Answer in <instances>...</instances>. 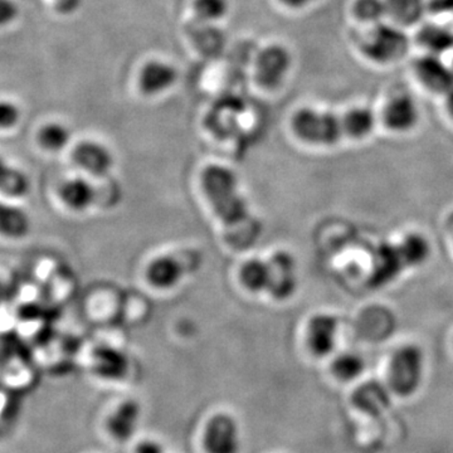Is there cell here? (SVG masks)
Returning <instances> with one entry per match:
<instances>
[{
	"mask_svg": "<svg viewBox=\"0 0 453 453\" xmlns=\"http://www.w3.org/2000/svg\"><path fill=\"white\" fill-rule=\"evenodd\" d=\"M291 130L306 144L332 146L348 138L344 113L300 107L291 118Z\"/></svg>",
	"mask_w": 453,
	"mask_h": 453,
	"instance_id": "7a4b0ae2",
	"label": "cell"
},
{
	"mask_svg": "<svg viewBox=\"0 0 453 453\" xmlns=\"http://www.w3.org/2000/svg\"><path fill=\"white\" fill-rule=\"evenodd\" d=\"M19 11L13 0H0V27L12 25L17 19Z\"/></svg>",
	"mask_w": 453,
	"mask_h": 453,
	"instance_id": "f1b7e54d",
	"label": "cell"
},
{
	"mask_svg": "<svg viewBox=\"0 0 453 453\" xmlns=\"http://www.w3.org/2000/svg\"><path fill=\"white\" fill-rule=\"evenodd\" d=\"M266 294L277 301L291 299L297 288V265L294 256L286 251H277L266 258Z\"/></svg>",
	"mask_w": 453,
	"mask_h": 453,
	"instance_id": "ba28073f",
	"label": "cell"
},
{
	"mask_svg": "<svg viewBox=\"0 0 453 453\" xmlns=\"http://www.w3.org/2000/svg\"><path fill=\"white\" fill-rule=\"evenodd\" d=\"M351 12H353V16L366 27L378 25V23L387 20L384 0H356Z\"/></svg>",
	"mask_w": 453,
	"mask_h": 453,
	"instance_id": "4316f807",
	"label": "cell"
},
{
	"mask_svg": "<svg viewBox=\"0 0 453 453\" xmlns=\"http://www.w3.org/2000/svg\"><path fill=\"white\" fill-rule=\"evenodd\" d=\"M425 354L417 345H404L395 351L389 365L388 381L396 395L411 396L421 387Z\"/></svg>",
	"mask_w": 453,
	"mask_h": 453,
	"instance_id": "8992f818",
	"label": "cell"
},
{
	"mask_svg": "<svg viewBox=\"0 0 453 453\" xmlns=\"http://www.w3.org/2000/svg\"><path fill=\"white\" fill-rule=\"evenodd\" d=\"M360 52L375 64H395L407 55L410 40L392 23L368 26L359 41Z\"/></svg>",
	"mask_w": 453,
	"mask_h": 453,
	"instance_id": "3957f363",
	"label": "cell"
},
{
	"mask_svg": "<svg viewBox=\"0 0 453 453\" xmlns=\"http://www.w3.org/2000/svg\"><path fill=\"white\" fill-rule=\"evenodd\" d=\"M73 162L92 177L104 178L110 174L115 159L107 146L95 140H83L74 146Z\"/></svg>",
	"mask_w": 453,
	"mask_h": 453,
	"instance_id": "7c38bea8",
	"label": "cell"
},
{
	"mask_svg": "<svg viewBox=\"0 0 453 453\" xmlns=\"http://www.w3.org/2000/svg\"><path fill=\"white\" fill-rule=\"evenodd\" d=\"M416 73L431 91L447 95L453 89V71L436 56H426L418 59Z\"/></svg>",
	"mask_w": 453,
	"mask_h": 453,
	"instance_id": "9a60e30c",
	"label": "cell"
},
{
	"mask_svg": "<svg viewBox=\"0 0 453 453\" xmlns=\"http://www.w3.org/2000/svg\"><path fill=\"white\" fill-rule=\"evenodd\" d=\"M292 70V53L285 44L273 42L262 47L252 65L253 81L264 91L281 88Z\"/></svg>",
	"mask_w": 453,
	"mask_h": 453,
	"instance_id": "5b68a950",
	"label": "cell"
},
{
	"mask_svg": "<svg viewBox=\"0 0 453 453\" xmlns=\"http://www.w3.org/2000/svg\"><path fill=\"white\" fill-rule=\"evenodd\" d=\"M398 246L407 267L421 266L431 255V246L422 234H408Z\"/></svg>",
	"mask_w": 453,
	"mask_h": 453,
	"instance_id": "d4e9b609",
	"label": "cell"
},
{
	"mask_svg": "<svg viewBox=\"0 0 453 453\" xmlns=\"http://www.w3.org/2000/svg\"><path fill=\"white\" fill-rule=\"evenodd\" d=\"M403 255L398 244L381 243L372 252V273L369 282L374 288L388 285L405 270Z\"/></svg>",
	"mask_w": 453,
	"mask_h": 453,
	"instance_id": "30bf717a",
	"label": "cell"
},
{
	"mask_svg": "<svg viewBox=\"0 0 453 453\" xmlns=\"http://www.w3.org/2000/svg\"><path fill=\"white\" fill-rule=\"evenodd\" d=\"M82 0H56V9L61 14H73L81 7Z\"/></svg>",
	"mask_w": 453,
	"mask_h": 453,
	"instance_id": "4dcf8cb0",
	"label": "cell"
},
{
	"mask_svg": "<svg viewBox=\"0 0 453 453\" xmlns=\"http://www.w3.org/2000/svg\"><path fill=\"white\" fill-rule=\"evenodd\" d=\"M22 111L13 101L0 100V130H12L19 124Z\"/></svg>",
	"mask_w": 453,
	"mask_h": 453,
	"instance_id": "83f0119b",
	"label": "cell"
},
{
	"mask_svg": "<svg viewBox=\"0 0 453 453\" xmlns=\"http://www.w3.org/2000/svg\"><path fill=\"white\" fill-rule=\"evenodd\" d=\"M243 288L253 294H266L268 283V266L266 259L253 257L247 259L238 273Z\"/></svg>",
	"mask_w": 453,
	"mask_h": 453,
	"instance_id": "44dd1931",
	"label": "cell"
},
{
	"mask_svg": "<svg viewBox=\"0 0 453 453\" xmlns=\"http://www.w3.org/2000/svg\"><path fill=\"white\" fill-rule=\"evenodd\" d=\"M282 7L290 9V11H303V9L311 7L319 0H277Z\"/></svg>",
	"mask_w": 453,
	"mask_h": 453,
	"instance_id": "1f68e13d",
	"label": "cell"
},
{
	"mask_svg": "<svg viewBox=\"0 0 453 453\" xmlns=\"http://www.w3.org/2000/svg\"><path fill=\"white\" fill-rule=\"evenodd\" d=\"M179 81V70L166 59L151 58L140 65L136 73V88L145 97H157L174 88Z\"/></svg>",
	"mask_w": 453,
	"mask_h": 453,
	"instance_id": "52a82bcc",
	"label": "cell"
},
{
	"mask_svg": "<svg viewBox=\"0 0 453 453\" xmlns=\"http://www.w3.org/2000/svg\"><path fill=\"white\" fill-rule=\"evenodd\" d=\"M59 198L65 207L73 211H85L95 204L97 192L85 178L76 177L65 180L59 186Z\"/></svg>",
	"mask_w": 453,
	"mask_h": 453,
	"instance_id": "e0dca14e",
	"label": "cell"
},
{
	"mask_svg": "<svg viewBox=\"0 0 453 453\" xmlns=\"http://www.w3.org/2000/svg\"><path fill=\"white\" fill-rule=\"evenodd\" d=\"M365 369V363L359 354L347 353L340 354L333 362L332 371L340 380L350 381L357 380L363 374Z\"/></svg>",
	"mask_w": 453,
	"mask_h": 453,
	"instance_id": "484cf974",
	"label": "cell"
},
{
	"mask_svg": "<svg viewBox=\"0 0 453 453\" xmlns=\"http://www.w3.org/2000/svg\"><path fill=\"white\" fill-rule=\"evenodd\" d=\"M347 135L351 139H363L371 135L377 127V115L369 107L357 106L344 112Z\"/></svg>",
	"mask_w": 453,
	"mask_h": 453,
	"instance_id": "7402d4cb",
	"label": "cell"
},
{
	"mask_svg": "<svg viewBox=\"0 0 453 453\" xmlns=\"http://www.w3.org/2000/svg\"><path fill=\"white\" fill-rule=\"evenodd\" d=\"M142 418V408L139 402L127 399L113 410L107 418L110 434L119 441H129L135 436Z\"/></svg>",
	"mask_w": 453,
	"mask_h": 453,
	"instance_id": "5bb4252c",
	"label": "cell"
},
{
	"mask_svg": "<svg viewBox=\"0 0 453 453\" xmlns=\"http://www.w3.org/2000/svg\"><path fill=\"white\" fill-rule=\"evenodd\" d=\"M73 133L62 122H49L38 131L37 142L44 150L58 153L70 145Z\"/></svg>",
	"mask_w": 453,
	"mask_h": 453,
	"instance_id": "603a6c76",
	"label": "cell"
},
{
	"mask_svg": "<svg viewBox=\"0 0 453 453\" xmlns=\"http://www.w3.org/2000/svg\"><path fill=\"white\" fill-rule=\"evenodd\" d=\"M339 321L330 314H316L306 326V344L318 357H329L336 347Z\"/></svg>",
	"mask_w": 453,
	"mask_h": 453,
	"instance_id": "8fae6325",
	"label": "cell"
},
{
	"mask_svg": "<svg viewBox=\"0 0 453 453\" xmlns=\"http://www.w3.org/2000/svg\"><path fill=\"white\" fill-rule=\"evenodd\" d=\"M202 264V253L198 250H179L149 262L145 270L146 280L155 288L170 290L190 273L198 271Z\"/></svg>",
	"mask_w": 453,
	"mask_h": 453,
	"instance_id": "277c9868",
	"label": "cell"
},
{
	"mask_svg": "<svg viewBox=\"0 0 453 453\" xmlns=\"http://www.w3.org/2000/svg\"><path fill=\"white\" fill-rule=\"evenodd\" d=\"M387 20L396 27L413 26L425 13V0H384Z\"/></svg>",
	"mask_w": 453,
	"mask_h": 453,
	"instance_id": "ffe728a7",
	"label": "cell"
},
{
	"mask_svg": "<svg viewBox=\"0 0 453 453\" xmlns=\"http://www.w3.org/2000/svg\"><path fill=\"white\" fill-rule=\"evenodd\" d=\"M31 190V180L23 170L11 165L0 155V195L8 198H23Z\"/></svg>",
	"mask_w": 453,
	"mask_h": 453,
	"instance_id": "d6986e66",
	"label": "cell"
},
{
	"mask_svg": "<svg viewBox=\"0 0 453 453\" xmlns=\"http://www.w3.org/2000/svg\"><path fill=\"white\" fill-rule=\"evenodd\" d=\"M446 105L447 110H449V115L452 116L453 119V89L446 95Z\"/></svg>",
	"mask_w": 453,
	"mask_h": 453,
	"instance_id": "d6a6232c",
	"label": "cell"
},
{
	"mask_svg": "<svg viewBox=\"0 0 453 453\" xmlns=\"http://www.w3.org/2000/svg\"><path fill=\"white\" fill-rule=\"evenodd\" d=\"M135 453H165V449L159 441L148 438L136 446Z\"/></svg>",
	"mask_w": 453,
	"mask_h": 453,
	"instance_id": "f546056e",
	"label": "cell"
},
{
	"mask_svg": "<svg viewBox=\"0 0 453 453\" xmlns=\"http://www.w3.org/2000/svg\"><path fill=\"white\" fill-rule=\"evenodd\" d=\"M92 365L95 372L105 380H119L129 372V357L120 349L101 345L94 351Z\"/></svg>",
	"mask_w": 453,
	"mask_h": 453,
	"instance_id": "2e32d148",
	"label": "cell"
},
{
	"mask_svg": "<svg viewBox=\"0 0 453 453\" xmlns=\"http://www.w3.org/2000/svg\"><path fill=\"white\" fill-rule=\"evenodd\" d=\"M204 446L208 453H240L242 434L240 425L229 414H216L205 428Z\"/></svg>",
	"mask_w": 453,
	"mask_h": 453,
	"instance_id": "9c48e42d",
	"label": "cell"
},
{
	"mask_svg": "<svg viewBox=\"0 0 453 453\" xmlns=\"http://www.w3.org/2000/svg\"><path fill=\"white\" fill-rule=\"evenodd\" d=\"M5 295H7V288H5L4 283H3L2 279H0V305H2L3 301L5 300Z\"/></svg>",
	"mask_w": 453,
	"mask_h": 453,
	"instance_id": "836d02e7",
	"label": "cell"
},
{
	"mask_svg": "<svg viewBox=\"0 0 453 453\" xmlns=\"http://www.w3.org/2000/svg\"><path fill=\"white\" fill-rule=\"evenodd\" d=\"M201 186L205 198L223 226L226 243L234 250H249L262 234L249 202L241 192L234 170L220 164H210L201 173Z\"/></svg>",
	"mask_w": 453,
	"mask_h": 453,
	"instance_id": "6da1fadb",
	"label": "cell"
},
{
	"mask_svg": "<svg viewBox=\"0 0 453 453\" xmlns=\"http://www.w3.org/2000/svg\"><path fill=\"white\" fill-rule=\"evenodd\" d=\"M231 12L229 0H192V13L201 25L222 22Z\"/></svg>",
	"mask_w": 453,
	"mask_h": 453,
	"instance_id": "cb8c5ba5",
	"label": "cell"
},
{
	"mask_svg": "<svg viewBox=\"0 0 453 453\" xmlns=\"http://www.w3.org/2000/svg\"><path fill=\"white\" fill-rule=\"evenodd\" d=\"M383 121L395 133H407L419 121V109L411 95L398 94L390 98L384 107Z\"/></svg>",
	"mask_w": 453,
	"mask_h": 453,
	"instance_id": "4fadbf2b",
	"label": "cell"
},
{
	"mask_svg": "<svg viewBox=\"0 0 453 453\" xmlns=\"http://www.w3.org/2000/svg\"><path fill=\"white\" fill-rule=\"evenodd\" d=\"M31 228V217L26 210L13 203L0 202V234L11 240H22Z\"/></svg>",
	"mask_w": 453,
	"mask_h": 453,
	"instance_id": "ac0fdd59",
	"label": "cell"
}]
</instances>
